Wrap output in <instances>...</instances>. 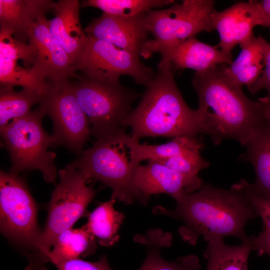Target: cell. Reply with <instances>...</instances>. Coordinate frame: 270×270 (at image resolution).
Here are the masks:
<instances>
[{"instance_id":"1","label":"cell","mask_w":270,"mask_h":270,"mask_svg":"<svg viewBox=\"0 0 270 270\" xmlns=\"http://www.w3.org/2000/svg\"><path fill=\"white\" fill-rule=\"evenodd\" d=\"M176 202L174 209L156 206L152 212L182 221L178 232L184 242L192 246L200 236L207 242L228 236L242 241L248 236L246 226L258 216L244 194L232 186L225 190L204 184Z\"/></svg>"},{"instance_id":"2","label":"cell","mask_w":270,"mask_h":270,"mask_svg":"<svg viewBox=\"0 0 270 270\" xmlns=\"http://www.w3.org/2000/svg\"><path fill=\"white\" fill-rule=\"evenodd\" d=\"M222 64L196 72L192 79L198 100L202 134L215 145L230 138L245 146L264 122L261 108L257 100L246 96L242 88L228 80Z\"/></svg>"},{"instance_id":"3","label":"cell","mask_w":270,"mask_h":270,"mask_svg":"<svg viewBox=\"0 0 270 270\" xmlns=\"http://www.w3.org/2000/svg\"><path fill=\"white\" fill-rule=\"evenodd\" d=\"M174 72L170 64L161 58L154 78L122 124L124 128H131L134 140L202 134L201 112L186 104L176 84Z\"/></svg>"},{"instance_id":"4","label":"cell","mask_w":270,"mask_h":270,"mask_svg":"<svg viewBox=\"0 0 270 270\" xmlns=\"http://www.w3.org/2000/svg\"><path fill=\"white\" fill-rule=\"evenodd\" d=\"M58 174L60 182L52 193L46 222L26 270H48V255L56 238L72 228L96 193L92 186L86 185L88 180L82 172L70 163Z\"/></svg>"},{"instance_id":"5","label":"cell","mask_w":270,"mask_h":270,"mask_svg":"<svg viewBox=\"0 0 270 270\" xmlns=\"http://www.w3.org/2000/svg\"><path fill=\"white\" fill-rule=\"evenodd\" d=\"M45 115L40 106L0 128V132L10 156V172L18 174L36 170L41 172L46 182L54 183L57 174L56 154L48 148L56 146V142L42 127V120Z\"/></svg>"},{"instance_id":"6","label":"cell","mask_w":270,"mask_h":270,"mask_svg":"<svg viewBox=\"0 0 270 270\" xmlns=\"http://www.w3.org/2000/svg\"><path fill=\"white\" fill-rule=\"evenodd\" d=\"M118 132L96 140L90 148L83 150L70 163L87 180L100 182L112 190L111 198L126 204L134 202L146 206L148 198L134 188V168L126 154V146Z\"/></svg>"},{"instance_id":"7","label":"cell","mask_w":270,"mask_h":270,"mask_svg":"<svg viewBox=\"0 0 270 270\" xmlns=\"http://www.w3.org/2000/svg\"><path fill=\"white\" fill-rule=\"evenodd\" d=\"M72 82L78 103L96 140L114 134L124 128L122 124L140 94L119 82L94 80L83 75Z\"/></svg>"},{"instance_id":"8","label":"cell","mask_w":270,"mask_h":270,"mask_svg":"<svg viewBox=\"0 0 270 270\" xmlns=\"http://www.w3.org/2000/svg\"><path fill=\"white\" fill-rule=\"evenodd\" d=\"M0 227L6 238L26 247L29 260L36 250L41 232L36 203L18 174L0 172Z\"/></svg>"},{"instance_id":"9","label":"cell","mask_w":270,"mask_h":270,"mask_svg":"<svg viewBox=\"0 0 270 270\" xmlns=\"http://www.w3.org/2000/svg\"><path fill=\"white\" fill-rule=\"evenodd\" d=\"M140 55L86 35V42L76 66L82 75L94 80L119 82L121 76H130L146 88L155 76L153 70L142 62Z\"/></svg>"},{"instance_id":"10","label":"cell","mask_w":270,"mask_h":270,"mask_svg":"<svg viewBox=\"0 0 270 270\" xmlns=\"http://www.w3.org/2000/svg\"><path fill=\"white\" fill-rule=\"evenodd\" d=\"M48 83L40 106L52 122V135L56 146H64L78 156L91 135L89 121L78 103L72 82L66 80Z\"/></svg>"},{"instance_id":"11","label":"cell","mask_w":270,"mask_h":270,"mask_svg":"<svg viewBox=\"0 0 270 270\" xmlns=\"http://www.w3.org/2000/svg\"><path fill=\"white\" fill-rule=\"evenodd\" d=\"M212 0H184L163 10L146 14L148 31L158 42L168 43L195 37L202 31L214 30Z\"/></svg>"},{"instance_id":"12","label":"cell","mask_w":270,"mask_h":270,"mask_svg":"<svg viewBox=\"0 0 270 270\" xmlns=\"http://www.w3.org/2000/svg\"><path fill=\"white\" fill-rule=\"evenodd\" d=\"M154 52L160 53L172 66L174 71L190 68L196 72L204 71L217 66L232 62V54H228L217 45L210 46L195 37L168 43L148 40L144 45L140 56L144 58Z\"/></svg>"},{"instance_id":"13","label":"cell","mask_w":270,"mask_h":270,"mask_svg":"<svg viewBox=\"0 0 270 270\" xmlns=\"http://www.w3.org/2000/svg\"><path fill=\"white\" fill-rule=\"evenodd\" d=\"M132 182L136 190L148 199L151 195L166 194L176 201L204 184L199 176L182 174L152 160L134 167Z\"/></svg>"},{"instance_id":"14","label":"cell","mask_w":270,"mask_h":270,"mask_svg":"<svg viewBox=\"0 0 270 270\" xmlns=\"http://www.w3.org/2000/svg\"><path fill=\"white\" fill-rule=\"evenodd\" d=\"M146 13L132 16L104 13L88 24L85 32L94 38L109 42L140 56L144 45L148 40Z\"/></svg>"},{"instance_id":"15","label":"cell","mask_w":270,"mask_h":270,"mask_svg":"<svg viewBox=\"0 0 270 270\" xmlns=\"http://www.w3.org/2000/svg\"><path fill=\"white\" fill-rule=\"evenodd\" d=\"M46 15L34 23L28 32L29 42L37 52L36 64L32 66L52 82L77 78L74 66L64 48L50 34Z\"/></svg>"},{"instance_id":"16","label":"cell","mask_w":270,"mask_h":270,"mask_svg":"<svg viewBox=\"0 0 270 270\" xmlns=\"http://www.w3.org/2000/svg\"><path fill=\"white\" fill-rule=\"evenodd\" d=\"M214 30L220 37L218 47L228 54L238 44L254 36L253 29L260 25L258 0L238 2L212 16Z\"/></svg>"},{"instance_id":"17","label":"cell","mask_w":270,"mask_h":270,"mask_svg":"<svg viewBox=\"0 0 270 270\" xmlns=\"http://www.w3.org/2000/svg\"><path fill=\"white\" fill-rule=\"evenodd\" d=\"M80 7L78 0L54 2L52 9L54 10V16L48 21L50 34L66 52L74 68L86 39L80 23Z\"/></svg>"},{"instance_id":"18","label":"cell","mask_w":270,"mask_h":270,"mask_svg":"<svg viewBox=\"0 0 270 270\" xmlns=\"http://www.w3.org/2000/svg\"><path fill=\"white\" fill-rule=\"evenodd\" d=\"M270 43L261 35L253 36L240 44L241 51L228 66L222 64L224 74L232 84L250 90L262 75L265 54Z\"/></svg>"},{"instance_id":"19","label":"cell","mask_w":270,"mask_h":270,"mask_svg":"<svg viewBox=\"0 0 270 270\" xmlns=\"http://www.w3.org/2000/svg\"><path fill=\"white\" fill-rule=\"evenodd\" d=\"M134 242L146 250V258L138 270H200L201 265L196 255L182 256L172 261L163 258L160 252L172 244V236L159 228L150 229L144 234H136Z\"/></svg>"},{"instance_id":"20","label":"cell","mask_w":270,"mask_h":270,"mask_svg":"<svg viewBox=\"0 0 270 270\" xmlns=\"http://www.w3.org/2000/svg\"><path fill=\"white\" fill-rule=\"evenodd\" d=\"M54 2L49 0H0V26L13 32L17 40H28L31 26L52 8Z\"/></svg>"},{"instance_id":"21","label":"cell","mask_w":270,"mask_h":270,"mask_svg":"<svg viewBox=\"0 0 270 270\" xmlns=\"http://www.w3.org/2000/svg\"><path fill=\"white\" fill-rule=\"evenodd\" d=\"M120 137L126 148L129 150L130 159L134 168L144 160L157 161L183 156L195 150H201L204 144L196 136H180L172 141L161 144H140L132 138L125 130Z\"/></svg>"},{"instance_id":"22","label":"cell","mask_w":270,"mask_h":270,"mask_svg":"<svg viewBox=\"0 0 270 270\" xmlns=\"http://www.w3.org/2000/svg\"><path fill=\"white\" fill-rule=\"evenodd\" d=\"M246 152L240 160L252 166L256 181L250 184L257 193L270 198V124L266 122L252 135L244 146Z\"/></svg>"},{"instance_id":"23","label":"cell","mask_w":270,"mask_h":270,"mask_svg":"<svg viewBox=\"0 0 270 270\" xmlns=\"http://www.w3.org/2000/svg\"><path fill=\"white\" fill-rule=\"evenodd\" d=\"M255 236H248L238 245H228L224 239L208 242L204 257L207 260L206 270H248L250 252L254 250Z\"/></svg>"},{"instance_id":"24","label":"cell","mask_w":270,"mask_h":270,"mask_svg":"<svg viewBox=\"0 0 270 270\" xmlns=\"http://www.w3.org/2000/svg\"><path fill=\"white\" fill-rule=\"evenodd\" d=\"M116 201V199L111 198L100 204L90 214L88 220L84 226L102 246H114L120 239L118 232L124 215L114 208Z\"/></svg>"},{"instance_id":"25","label":"cell","mask_w":270,"mask_h":270,"mask_svg":"<svg viewBox=\"0 0 270 270\" xmlns=\"http://www.w3.org/2000/svg\"><path fill=\"white\" fill-rule=\"evenodd\" d=\"M98 242L83 226L79 228H68L56 238L48 258L56 260H70L86 257L94 254Z\"/></svg>"},{"instance_id":"26","label":"cell","mask_w":270,"mask_h":270,"mask_svg":"<svg viewBox=\"0 0 270 270\" xmlns=\"http://www.w3.org/2000/svg\"><path fill=\"white\" fill-rule=\"evenodd\" d=\"M42 96L28 88L16 91L13 87L0 86V128L28 114L34 104H40Z\"/></svg>"},{"instance_id":"27","label":"cell","mask_w":270,"mask_h":270,"mask_svg":"<svg viewBox=\"0 0 270 270\" xmlns=\"http://www.w3.org/2000/svg\"><path fill=\"white\" fill-rule=\"evenodd\" d=\"M16 62L0 58V86H21L44 95L48 88L46 78L34 68H22L18 65Z\"/></svg>"},{"instance_id":"28","label":"cell","mask_w":270,"mask_h":270,"mask_svg":"<svg viewBox=\"0 0 270 270\" xmlns=\"http://www.w3.org/2000/svg\"><path fill=\"white\" fill-rule=\"evenodd\" d=\"M172 0H88L84 6L98 8L108 14L132 16L146 13L154 8H161L173 2Z\"/></svg>"},{"instance_id":"29","label":"cell","mask_w":270,"mask_h":270,"mask_svg":"<svg viewBox=\"0 0 270 270\" xmlns=\"http://www.w3.org/2000/svg\"><path fill=\"white\" fill-rule=\"evenodd\" d=\"M0 58L22 60L26 68H30L36 62L37 52L33 44L17 40L10 30L0 26Z\"/></svg>"},{"instance_id":"30","label":"cell","mask_w":270,"mask_h":270,"mask_svg":"<svg viewBox=\"0 0 270 270\" xmlns=\"http://www.w3.org/2000/svg\"><path fill=\"white\" fill-rule=\"evenodd\" d=\"M200 152V150H195L183 156L156 162H159L182 174L198 176V172L209 166V162L202 157Z\"/></svg>"},{"instance_id":"31","label":"cell","mask_w":270,"mask_h":270,"mask_svg":"<svg viewBox=\"0 0 270 270\" xmlns=\"http://www.w3.org/2000/svg\"><path fill=\"white\" fill-rule=\"evenodd\" d=\"M232 186L244 194L258 216L261 218L263 228L270 230V198L256 192L252 188L250 183L246 180H241Z\"/></svg>"},{"instance_id":"32","label":"cell","mask_w":270,"mask_h":270,"mask_svg":"<svg viewBox=\"0 0 270 270\" xmlns=\"http://www.w3.org/2000/svg\"><path fill=\"white\" fill-rule=\"evenodd\" d=\"M58 270H112L106 256H102L96 262L84 261L80 258L70 260H56L51 262Z\"/></svg>"},{"instance_id":"33","label":"cell","mask_w":270,"mask_h":270,"mask_svg":"<svg viewBox=\"0 0 270 270\" xmlns=\"http://www.w3.org/2000/svg\"><path fill=\"white\" fill-rule=\"evenodd\" d=\"M262 89H266L267 90L268 94L265 98L270 100V44L265 54L264 68L263 72L250 92L252 95H254Z\"/></svg>"},{"instance_id":"34","label":"cell","mask_w":270,"mask_h":270,"mask_svg":"<svg viewBox=\"0 0 270 270\" xmlns=\"http://www.w3.org/2000/svg\"><path fill=\"white\" fill-rule=\"evenodd\" d=\"M254 250L258 254L262 256L266 254L270 258V230L263 228L254 240Z\"/></svg>"},{"instance_id":"35","label":"cell","mask_w":270,"mask_h":270,"mask_svg":"<svg viewBox=\"0 0 270 270\" xmlns=\"http://www.w3.org/2000/svg\"><path fill=\"white\" fill-rule=\"evenodd\" d=\"M260 6V25L270 30V0H258Z\"/></svg>"},{"instance_id":"36","label":"cell","mask_w":270,"mask_h":270,"mask_svg":"<svg viewBox=\"0 0 270 270\" xmlns=\"http://www.w3.org/2000/svg\"><path fill=\"white\" fill-rule=\"evenodd\" d=\"M264 122L270 124V100L265 96L258 99Z\"/></svg>"}]
</instances>
